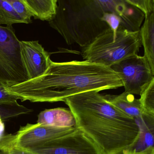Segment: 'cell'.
I'll return each mask as SVG.
<instances>
[{
	"mask_svg": "<svg viewBox=\"0 0 154 154\" xmlns=\"http://www.w3.org/2000/svg\"><path fill=\"white\" fill-rule=\"evenodd\" d=\"M145 15L124 0H57L49 24L68 45L82 48L106 31L140 30Z\"/></svg>",
	"mask_w": 154,
	"mask_h": 154,
	"instance_id": "1",
	"label": "cell"
},
{
	"mask_svg": "<svg viewBox=\"0 0 154 154\" xmlns=\"http://www.w3.org/2000/svg\"><path fill=\"white\" fill-rule=\"evenodd\" d=\"M123 86L121 79L109 67L85 60H51L42 75L8 86L7 89L22 101L55 102H64L68 97L86 91Z\"/></svg>",
	"mask_w": 154,
	"mask_h": 154,
	"instance_id": "2",
	"label": "cell"
},
{
	"mask_svg": "<svg viewBox=\"0 0 154 154\" xmlns=\"http://www.w3.org/2000/svg\"><path fill=\"white\" fill-rule=\"evenodd\" d=\"M64 102L74 116L76 127L93 140L104 154H124L135 147L140 134L136 121L99 91L71 96Z\"/></svg>",
	"mask_w": 154,
	"mask_h": 154,
	"instance_id": "3",
	"label": "cell"
},
{
	"mask_svg": "<svg viewBox=\"0 0 154 154\" xmlns=\"http://www.w3.org/2000/svg\"><path fill=\"white\" fill-rule=\"evenodd\" d=\"M140 31L109 29L84 47L81 56L84 60L110 67L121 60L137 55L142 46Z\"/></svg>",
	"mask_w": 154,
	"mask_h": 154,
	"instance_id": "4",
	"label": "cell"
},
{
	"mask_svg": "<svg viewBox=\"0 0 154 154\" xmlns=\"http://www.w3.org/2000/svg\"><path fill=\"white\" fill-rule=\"evenodd\" d=\"M29 80L21 54L20 41L12 26L0 25V80L11 86Z\"/></svg>",
	"mask_w": 154,
	"mask_h": 154,
	"instance_id": "5",
	"label": "cell"
},
{
	"mask_svg": "<svg viewBox=\"0 0 154 154\" xmlns=\"http://www.w3.org/2000/svg\"><path fill=\"white\" fill-rule=\"evenodd\" d=\"M123 82L125 91L140 95L141 91L154 79V71L144 56L128 57L110 67Z\"/></svg>",
	"mask_w": 154,
	"mask_h": 154,
	"instance_id": "6",
	"label": "cell"
},
{
	"mask_svg": "<svg viewBox=\"0 0 154 154\" xmlns=\"http://www.w3.org/2000/svg\"><path fill=\"white\" fill-rule=\"evenodd\" d=\"M17 149L29 154H104L102 149L93 140L77 128L60 137L51 146Z\"/></svg>",
	"mask_w": 154,
	"mask_h": 154,
	"instance_id": "7",
	"label": "cell"
},
{
	"mask_svg": "<svg viewBox=\"0 0 154 154\" xmlns=\"http://www.w3.org/2000/svg\"><path fill=\"white\" fill-rule=\"evenodd\" d=\"M21 54L29 80L42 75L51 60L49 53L38 41H20Z\"/></svg>",
	"mask_w": 154,
	"mask_h": 154,
	"instance_id": "8",
	"label": "cell"
},
{
	"mask_svg": "<svg viewBox=\"0 0 154 154\" xmlns=\"http://www.w3.org/2000/svg\"><path fill=\"white\" fill-rule=\"evenodd\" d=\"M37 123L56 127H76V122L72 112L64 108L47 109L41 111L38 115Z\"/></svg>",
	"mask_w": 154,
	"mask_h": 154,
	"instance_id": "9",
	"label": "cell"
},
{
	"mask_svg": "<svg viewBox=\"0 0 154 154\" xmlns=\"http://www.w3.org/2000/svg\"><path fill=\"white\" fill-rule=\"evenodd\" d=\"M103 96L110 104L134 119L143 114L139 99L136 98L133 94L124 91L120 95Z\"/></svg>",
	"mask_w": 154,
	"mask_h": 154,
	"instance_id": "10",
	"label": "cell"
},
{
	"mask_svg": "<svg viewBox=\"0 0 154 154\" xmlns=\"http://www.w3.org/2000/svg\"><path fill=\"white\" fill-rule=\"evenodd\" d=\"M140 37L144 55L152 70L154 71V13L146 15L140 28Z\"/></svg>",
	"mask_w": 154,
	"mask_h": 154,
	"instance_id": "11",
	"label": "cell"
},
{
	"mask_svg": "<svg viewBox=\"0 0 154 154\" xmlns=\"http://www.w3.org/2000/svg\"><path fill=\"white\" fill-rule=\"evenodd\" d=\"M34 19L49 22L54 16L57 0H22Z\"/></svg>",
	"mask_w": 154,
	"mask_h": 154,
	"instance_id": "12",
	"label": "cell"
},
{
	"mask_svg": "<svg viewBox=\"0 0 154 154\" xmlns=\"http://www.w3.org/2000/svg\"><path fill=\"white\" fill-rule=\"evenodd\" d=\"M25 23L24 20L5 0H0V25L12 26L15 23Z\"/></svg>",
	"mask_w": 154,
	"mask_h": 154,
	"instance_id": "13",
	"label": "cell"
},
{
	"mask_svg": "<svg viewBox=\"0 0 154 154\" xmlns=\"http://www.w3.org/2000/svg\"><path fill=\"white\" fill-rule=\"evenodd\" d=\"M140 95L143 114L154 116V79L143 88Z\"/></svg>",
	"mask_w": 154,
	"mask_h": 154,
	"instance_id": "14",
	"label": "cell"
},
{
	"mask_svg": "<svg viewBox=\"0 0 154 154\" xmlns=\"http://www.w3.org/2000/svg\"><path fill=\"white\" fill-rule=\"evenodd\" d=\"M33 111L32 109L27 108L17 102L11 104H0V118L3 121L21 115L30 114Z\"/></svg>",
	"mask_w": 154,
	"mask_h": 154,
	"instance_id": "15",
	"label": "cell"
},
{
	"mask_svg": "<svg viewBox=\"0 0 154 154\" xmlns=\"http://www.w3.org/2000/svg\"><path fill=\"white\" fill-rule=\"evenodd\" d=\"M13 7L17 13L24 20L25 23L31 22L32 17L31 14L29 11L22 0H5Z\"/></svg>",
	"mask_w": 154,
	"mask_h": 154,
	"instance_id": "16",
	"label": "cell"
},
{
	"mask_svg": "<svg viewBox=\"0 0 154 154\" xmlns=\"http://www.w3.org/2000/svg\"><path fill=\"white\" fill-rule=\"evenodd\" d=\"M128 4L142 11L145 15L154 11V0H124Z\"/></svg>",
	"mask_w": 154,
	"mask_h": 154,
	"instance_id": "17",
	"label": "cell"
},
{
	"mask_svg": "<svg viewBox=\"0 0 154 154\" xmlns=\"http://www.w3.org/2000/svg\"><path fill=\"white\" fill-rule=\"evenodd\" d=\"M7 83L0 80V104H11L17 102L18 97L8 91Z\"/></svg>",
	"mask_w": 154,
	"mask_h": 154,
	"instance_id": "18",
	"label": "cell"
},
{
	"mask_svg": "<svg viewBox=\"0 0 154 154\" xmlns=\"http://www.w3.org/2000/svg\"><path fill=\"white\" fill-rule=\"evenodd\" d=\"M124 154H154V148L149 147L141 151H137L134 149Z\"/></svg>",
	"mask_w": 154,
	"mask_h": 154,
	"instance_id": "19",
	"label": "cell"
},
{
	"mask_svg": "<svg viewBox=\"0 0 154 154\" xmlns=\"http://www.w3.org/2000/svg\"><path fill=\"white\" fill-rule=\"evenodd\" d=\"M2 152L3 153H9L10 154H29L15 148H8V149L5 150Z\"/></svg>",
	"mask_w": 154,
	"mask_h": 154,
	"instance_id": "20",
	"label": "cell"
},
{
	"mask_svg": "<svg viewBox=\"0 0 154 154\" xmlns=\"http://www.w3.org/2000/svg\"><path fill=\"white\" fill-rule=\"evenodd\" d=\"M5 135V125L3 121L0 118V138Z\"/></svg>",
	"mask_w": 154,
	"mask_h": 154,
	"instance_id": "21",
	"label": "cell"
},
{
	"mask_svg": "<svg viewBox=\"0 0 154 154\" xmlns=\"http://www.w3.org/2000/svg\"><path fill=\"white\" fill-rule=\"evenodd\" d=\"M4 154H10L9 153H3Z\"/></svg>",
	"mask_w": 154,
	"mask_h": 154,
	"instance_id": "22",
	"label": "cell"
}]
</instances>
